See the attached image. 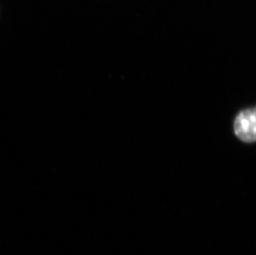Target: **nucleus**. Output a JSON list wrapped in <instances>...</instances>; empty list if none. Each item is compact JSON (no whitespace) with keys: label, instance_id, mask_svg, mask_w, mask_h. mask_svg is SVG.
I'll return each instance as SVG.
<instances>
[{"label":"nucleus","instance_id":"1","mask_svg":"<svg viewBox=\"0 0 256 255\" xmlns=\"http://www.w3.org/2000/svg\"><path fill=\"white\" fill-rule=\"evenodd\" d=\"M234 134L242 142L252 144L256 140V108H248L240 111L234 120Z\"/></svg>","mask_w":256,"mask_h":255}]
</instances>
